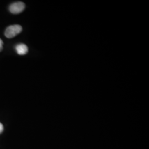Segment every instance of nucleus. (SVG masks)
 I'll return each mask as SVG.
<instances>
[{
	"label": "nucleus",
	"instance_id": "obj_1",
	"mask_svg": "<svg viewBox=\"0 0 149 149\" xmlns=\"http://www.w3.org/2000/svg\"><path fill=\"white\" fill-rule=\"evenodd\" d=\"M22 31V27L18 24L10 26L7 27L5 32L6 37L8 38H12L16 37Z\"/></svg>",
	"mask_w": 149,
	"mask_h": 149
},
{
	"label": "nucleus",
	"instance_id": "obj_2",
	"mask_svg": "<svg viewBox=\"0 0 149 149\" xmlns=\"http://www.w3.org/2000/svg\"><path fill=\"white\" fill-rule=\"evenodd\" d=\"M25 4L22 2H15L9 7V10L13 14H18L22 12L25 8Z\"/></svg>",
	"mask_w": 149,
	"mask_h": 149
},
{
	"label": "nucleus",
	"instance_id": "obj_3",
	"mask_svg": "<svg viewBox=\"0 0 149 149\" xmlns=\"http://www.w3.org/2000/svg\"><path fill=\"white\" fill-rule=\"evenodd\" d=\"M17 53L20 55H26L28 52V47L24 44H19L16 46Z\"/></svg>",
	"mask_w": 149,
	"mask_h": 149
},
{
	"label": "nucleus",
	"instance_id": "obj_4",
	"mask_svg": "<svg viewBox=\"0 0 149 149\" xmlns=\"http://www.w3.org/2000/svg\"><path fill=\"white\" fill-rule=\"evenodd\" d=\"M3 42L2 40V39H0V52L3 49Z\"/></svg>",
	"mask_w": 149,
	"mask_h": 149
},
{
	"label": "nucleus",
	"instance_id": "obj_5",
	"mask_svg": "<svg viewBox=\"0 0 149 149\" xmlns=\"http://www.w3.org/2000/svg\"><path fill=\"white\" fill-rule=\"evenodd\" d=\"M3 129H4V128H3V124L1 123H0V134H1L3 132Z\"/></svg>",
	"mask_w": 149,
	"mask_h": 149
}]
</instances>
